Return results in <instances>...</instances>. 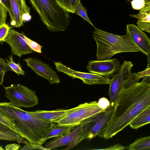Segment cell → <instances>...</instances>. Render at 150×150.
Here are the masks:
<instances>
[{
  "label": "cell",
  "mask_w": 150,
  "mask_h": 150,
  "mask_svg": "<svg viewBox=\"0 0 150 150\" xmlns=\"http://www.w3.org/2000/svg\"><path fill=\"white\" fill-rule=\"evenodd\" d=\"M150 76L118 93L113 112L98 136L107 140L122 130L139 113L150 106Z\"/></svg>",
  "instance_id": "cell-1"
},
{
  "label": "cell",
  "mask_w": 150,
  "mask_h": 150,
  "mask_svg": "<svg viewBox=\"0 0 150 150\" xmlns=\"http://www.w3.org/2000/svg\"><path fill=\"white\" fill-rule=\"evenodd\" d=\"M0 110L13 125L19 135L30 143H44V137L56 123L40 119L31 112L12 106L6 102L0 103Z\"/></svg>",
  "instance_id": "cell-2"
},
{
  "label": "cell",
  "mask_w": 150,
  "mask_h": 150,
  "mask_svg": "<svg viewBox=\"0 0 150 150\" xmlns=\"http://www.w3.org/2000/svg\"><path fill=\"white\" fill-rule=\"evenodd\" d=\"M95 28L93 36L97 45V60L109 59L119 53L140 51L138 47L126 34L118 35L96 27Z\"/></svg>",
  "instance_id": "cell-3"
},
{
  "label": "cell",
  "mask_w": 150,
  "mask_h": 150,
  "mask_svg": "<svg viewBox=\"0 0 150 150\" xmlns=\"http://www.w3.org/2000/svg\"><path fill=\"white\" fill-rule=\"evenodd\" d=\"M41 20L50 31H65L70 24L69 13L63 9L56 0H29Z\"/></svg>",
  "instance_id": "cell-4"
},
{
  "label": "cell",
  "mask_w": 150,
  "mask_h": 150,
  "mask_svg": "<svg viewBox=\"0 0 150 150\" xmlns=\"http://www.w3.org/2000/svg\"><path fill=\"white\" fill-rule=\"evenodd\" d=\"M91 117L86 122L76 126L71 131L64 135L55 137L47 142L45 147L50 150L59 147L68 146L63 149H71L83 140L89 138L91 130Z\"/></svg>",
  "instance_id": "cell-5"
},
{
  "label": "cell",
  "mask_w": 150,
  "mask_h": 150,
  "mask_svg": "<svg viewBox=\"0 0 150 150\" xmlns=\"http://www.w3.org/2000/svg\"><path fill=\"white\" fill-rule=\"evenodd\" d=\"M106 110L101 108L96 101L85 103L68 109L65 115L56 123L76 126L85 123L90 117Z\"/></svg>",
  "instance_id": "cell-6"
},
{
  "label": "cell",
  "mask_w": 150,
  "mask_h": 150,
  "mask_svg": "<svg viewBox=\"0 0 150 150\" xmlns=\"http://www.w3.org/2000/svg\"><path fill=\"white\" fill-rule=\"evenodd\" d=\"M5 96L10 100V104L15 107L30 108L38 103L35 91L20 84H12L4 87Z\"/></svg>",
  "instance_id": "cell-7"
},
{
  "label": "cell",
  "mask_w": 150,
  "mask_h": 150,
  "mask_svg": "<svg viewBox=\"0 0 150 150\" xmlns=\"http://www.w3.org/2000/svg\"><path fill=\"white\" fill-rule=\"evenodd\" d=\"M133 66L132 62L125 60L119 71L110 79L108 95L110 97V105L114 106L117 96L121 89L125 81L132 74Z\"/></svg>",
  "instance_id": "cell-8"
},
{
  "label": "cell",
  "mask_w": 150,
  "mask_h": 150,
  "mask_svg": "<svg viewBox=\"0 0 150 150\" xmlns=\"http://www.w3.org/2000/svg\"><path fill=\"white\" fill-rule=\"evenodd\" d=\"M121 66L120 62L115 58L103 60H92L88 63L86 69L91 73L110 79L119 71Z\"/></svg>",
  "instance_id": "cell-9"
},
{
  "label": "cell",
  "mask_w": 150,
  "mask_h": 150,
  "mask_svg": "<svg viewBox=\"0 0 150 150\" xmlns=\"http://www.w3.org/2000/svg\"><path fill=\"white\" fill-rule=\"evenodd\" d=\"M30 9L26 4L25 0H10L8 12L10 17L11 25L19 28L23 25L24 23L30 20Z\"/></svg>",
  "instance_id": "cell-10"
},
{
  "label": "cell",
  "mask_w": 150,
  "mask_h": 150,
  "mask_svg": "<svg viewBox=\"0 0 150 150\" xmlns=\"http://www.w3.org/2000/svg\"><path fill=\"white\" fill-rule=\"evenodd\" d=\"M24 35L23 32L20 33L10 29L3 40L10 45L12 54L19 57L33 53V50L25 41L24 36Z\"/></svg>",
  "instance_id": "cell-11"
},
{
  "label": "cell",
  "mask_w": 150,
  "mask_h": 150,
  "mask_svg": "<svg viewBox=\"0 0 150 150\" xmlns=\"http://www.w3.org/2000/svg\"><path fill=\"white\" fill-rule=\"evenodd\" d=\"M23 60L37 75L47 79L50 84L60 83L58 75L48 64L35 58L29 57Z\"/></svg>",
  "instance_id": "cell-12"
},
{
  "label": "cell",
  "mask_w": 150,
  "mask_h": 150,
  "mask_svg": "<svg viewBox=\"0 0 150 150\" xmlns=\"http://www.w3.org/2000/svg\"><path fill=\"white\" fill-rule=\"evenodd\" d=\"M126 34L138 47L140 51L147 56L148 63H149L150 40L149 37L134 24L127 25Z\"/></svg>",
  "instance_id": "cell-13"
},
{
  "label": "cell",
  "mask_w": 150,
  "mask_h": 150,
  "mask_svg": "<svg viewBox=\"0 0 150 150\" xmlns=\"http://www.w3.org/2000/svg\"><path fill=\"white\" fill-rule=\"evenodd\" d=\"M114 108V105L112 106L110 105L105 111L100 113L91 129L88 139L94 138L99 135L110 118Z\"/></svg>",
  "instance_id": "cell-14"
},
{
  "label": "cell",
  "mask_w": 150,
  "mask_h": 150,
  "mask_svg": "<svg viewBox=\"0 0 150 150\" xmlns=\"http://www.w3.org/2000/svg\"><path fill=\"white\" fill-rule=\"evenodd\" d=\"M150 0H145L144 6L136 15H129L131 17L138 19L137 26L142 30L150 33Z\"/></svg>",
  "instance_id": "cell-15"
},
{
  "label": "cell",
  "mask_w": 150,
  "mask_h": 150,
  "mask_svg": "<svg viewBox=\"0 0 150 150\" xmlns=\"http://www.w3.org/2000/svg\"><path fill=\"white\" fill-rule=\"evenodd\" d=\"M68 110L59 109L51 111L37 110L31 112L42 120L56 122L65 115Z\"/></svg>",
  "instance_id": "cell-16"
},
{
  "label": "cell",
  "mask_w": 150,
  "mask_h": 150,
  "mask_svg": "<svg viewBox=\"0 0 150 150\" xmlns=\"http://www.w3.org/2000/svg\"><path fill=\"white\" fill-rule=\"evenodd\" d=\"M72 125H62L54 124L44 137L45 142L50 138L65 134L73 129L75 127Z\"/></svg>",
  "instance_id": "cell-17"
},
{
  "label": "cell",
  "mask_w": 150,
  "mask_h": 150,
  "mask_svg": "<svg viewBox=\"0 0 150 150\" xmlns=\"http://www.w3.org/2000/svg\"><path fill=\"white\" fill-rule=\"evenodd\" d=\"M150 122V106H149L136 116L129 125L132 128L137 129Z\"/></svg>",
  "instance_id": "cell-18"
},
{
  "label": "cell",
  "mask_w": 150,
  "mask_h": 150,
  "mask_svg": "<svg viewBox=\"0 0 150 150\" xmlns=\"http://www.w3.org/2000/svg\"><path fill=\"white\" fill-rule=\"evenodd\" d=\"M127 147L128 149L129 150H150V137L138 139Z\"/></svg>",
  "instance_id": "cell-19"
},
{
  "label": "cell",
  "mask_w": 150,
  "mask_h": 150,
  "mask_svg": "<svg viewBox=\"0 0 150 150\" xmlns=\"http://www.w3.org/2000/svg\"><path fill=\"white\" fill-rule=\"evenodd\" d=\"M58 4L69 13H75L76 7L80 0H56Z\"/></svg>",
  "instance_id": "cell-20"
},
{
  "label": "cell",
  "mask_w": 150,
  "mask_h": 150,
  "mask_svg": "<svg viewBox=\"0 0 150 150\" xmlns=\"http://www.w3.org/2000/svg\"><path fill=\"white\" fill-rule=\"evenodd\" d=\"M142 78L140 72L132 73L124 82L122 89H126L139 83L140 79Z\"/></svg>",
  "instance_id": "cell-21"
},
{
  "label": "cell",
  "mask_w": 150,
  "mask_h": 150,
  "mask_svg": "<svg viewBox=\"0 0 150 150\" xmlns=\"http://www.w3.org/2000/svg\"><path fill=\"white\" fill-rule=\"evenodd\" d=\"M75 13L80 16L88 22L94 28H95L88 17L86 9L83 6L81 2H80L77 5L75 10Z\"/></svg>",
  "instance_id": "cell-22"
},
{
  "label": "cell",
  "mask_w": 150,
  "mask_h": 150,
  "mask_svg": "<svg viewBox=\"0 0 150 150\" xmlns=\"http://www.w3.org/2000/svg\"><path fill=\"white\" fill-rule=\"evenodd\" d=\"M7 63L11 68V70L17 73L18 75H24L25 72L22 69L19 64H17L13 61V56L11 55L9 57L8 60H6Z\"/></svg>",
  "instance_id": "cell-23"
},
{
  "label": "cell",
  "mask_w": 150,
  "mask_h": 150,
  "mask_svg": "<svg viewBox=\"0 0 150 150\" xmlns=\"http://www.w3.org/2000/svg\"><path fill=\"white\" fill-rule=\"evenodd\" d=\"M10 70L11 69L7 63L0 57V85L3 83L6 72Z\"/></svg>",
  "instance_id": "cell-24"
},
{
  "label": "cell",
  "mask_w": 150,
  "mask_h": 150,
  "mask_svg": "<svg viewBox=\"0 0 150 150\" xmlns=\"http://www.w3.org/2000/svg\"><path fill=\"white\" fill-rule=\"evenodd\" d=\"M25 146L20 150H50L49 149L44 147L41 144H37L30 143L27 140L25 141Z\"/></svg>",
  "instance_id": "cell-25"
},
{
  "label": "cell",
  "mask_w": 150,
  "mask_h": 150,
  "mask_svg": "<svg viewBox=\"0 0 150 150\" xmlns=\"http://www.w3.org/2000/svg\"><path fill=\"white\" fill-rule=\"evenodd\" d=\"M24 36L25 41L33 51L39 53H42V46L28 38L25 34Z\"/></svg>",
  "instance_id": "cell-26"
},
{
  "label": "cell",
  "mask_w": 150,
  "mask_h": 150,
  "mask_svg": "<svg viewBox=\"0 0 150 150\" xmlns=\"http://www.w3.org/2000/svg\"><path fill=\"white\" fill-rule=\"evenodd\" d=\"M10 29V27L6 23L0 25V41H3Z\"/></svg>",
  "instance_id": "cell-27"
},
{
  "label": "cell",
  "mask_w": 150,
  "mask_h": 150,
  "mask_svg": "<svg viewBox=\"0 0 150 150\" xmlns=\"http://www.w3.org/2000/svg\"><path fill=\"white\" fill-rule=\"evenodd\" d=\"M0 122L6 125L13 130L17 132V131L14 127L13 125L0 110Z\"/></svg>",
  "instance_id": "cell-28"
},
{
  "label": "cell",
  "mask_w": 150,
  "mask_h": 150,
  "mask_svg": "<svg viewBox=\"0 0 150 150\" xmlns=\"http://www.w3.org/2000/svg\"><path fill=\"white\" fill-rule=\"evenodd\" d=\"M131 4L133 9L140 10L144 6L145 1V0H132Z\"/></svg>",
  "instance_id": "cell-29"
},
{
  "label": "cell",
  "mask_w": 150,
  "mask_h": 150,
  "mask_svg": "<svg viewBox=\"0 0 150 150\" xmlns=\"http://www.w3.org/2000/svg\"><path fill=\"white\" fill-rule=\"evenodd\" d=\"M7 12L5 8L0 2V22L2 24L6 23Z\"/></svg>",
  "instance_id": "cell-30"
},
{
  "label": "cell",
  "mask_w": 150,
  "mask_h": 150,
  "mask_svg": "<svg viewBox=\"0 0 150 150\" xmlns=\"http://www.w3.org/2000/svg\"><path fill=\"white\" fill-rule=\"evenodd\" d=\"M97 103L101 108L105 110H106L110 105V101L108 99L104 97L99 99Z\"/></svg>",
  "instance_id": "cell-31"
},
{
  "label": "cell",
  "mask_w": 150,
  "mask_h": 150,
  "mask_svg": "<svg viewBox=\"0 0 150 150\" xmlns=\"http://www.w3.org/2000/svg\"><path fill=\"white\" fill-rule=\"evenodd\" d=\"M128 149V147L119 144L112 145L106 148L97 149V150H119Z\"/></svg>",
  "instance_id": "cell-32"
},
{
  "label": "cell",
  "mask_w": 150,
  "mask_h": 150,
  "mask_svg": "<svg viewBox=\"0 0 150 150\" xmlns=\"http://www.w3.org/2000/svg\"><path fill=\"white\" fill-rule=\"evenodd\" d=\"M21 147L19 145L16 144H11L6 145L5 147L6 150H17Z\"/></svg>",
  "instance_id": "cell-33"
},
{
  "label": "cell",
  "mask_w": 150,
  "mask_h": 150,
  "mask_svg": "<svg viewBox=\"0 0 150 150\" xmlns=\"http://www.w3.org/2000/svg\"><path fill=\"white\" fill-rule=\"evenodd\" d=\"M14 131L6 125L0 122V132L4 133Z\"/></svg>",
  "instance_id": "cell-34"
},
{
  "label": "cell",
  "mask_w": 150,
  "mask_h": 150,
  "mask_svg": "<svg viewBox=\"0 0 150 150\" xmlns=\"http://www.w3.org/2000/svg\"><path fill=\"white\" fill-rule=\"evenodd\" d=\"M0 2L8 12L10 6V0H0Z\"/></svg>",
  "instance_id": "cell-35"
},
{
  "label": "cell",
  "mask_w": 150,
  "mask_h": 150,
  "mask_svg": "<svg viewBox=\"0 0 150 150\" xmlns=\"http://www.w3.org/2000/svg\"><path fill=\"white\" fill-rule=\"evenodd\" d=\"M2 24H2V23H1V22H0V25Z\"/></svg>",
  "instance_id": "cell-36"
},
{
  "label": "cell",
  "mask_w": 150,
  "mask_h": 150,
  "mask_svg": "<svg viewBox=\"0 0 150 150\" xmlns=\"http://www.w3.org/2000/svg\"></svg>",
  "instance_id": "cell-37"
}]
</instances>
